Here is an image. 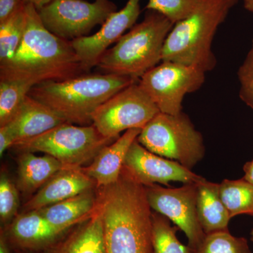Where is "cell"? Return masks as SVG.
Listing matches in <instances>:
<instances>
[{
    "label": "cell",
    "mask_w": 253,
    "mask_h": 253,
    "mask_svg": "<svg viewBox=\"0 0 253 253\" xmlns=\"http://www.w3.org/2000/svg\"><path fill=\"white\" fill-rule=\"evenodd\" d=\"M26 14L21 44L10 59L0 63V81L22 82L34 86L84 74L71 42L48 31L30 3H26Z\"/></svg>",
    "instance_id": "1"
},
{
    "label": "cell",
    "mask_w": 253,
    "mask_h": 253,
    "mask_svg": "<svg viewBox=\"0 0 253 253\" xmlns=\"http://www.w3.org/2000/svg\"><path fill=\"white\" fill-rule=\"evenodd\" d=\"M106 253H154L152 212L144 185L123 167L118 180L99 188Z\"/></svg>",
    "instance_id": "2"
},
{
    "label": "cell",
    "mask_w": 253,
    "mask_h": 253,
    "mask_svg": "<svg viewBox=\"0 0 253 253\" xmlns=\"http://www.w3.org/2000/svg\"><path fill=\"white\" fill-rule=\"evenodd\" d=\"M136 81L107 74H83L62 81L33 86L30 96L58 113L66 122L77 126L92 124L91 116L113 95Z\"/></svg>",
    "instance_id": "3"
},
{
    "label": "cell",
    "mask_w": 253,
    "mask_h": 253,
    "mask_svg": "<svg viewBox=\"0 0 253 253\" xmlns=\"http://www.w3.org/2000/svg\"><path fill=\"white\" fill-rule=\"evenodd\" d=\"M239 1L199 0L194 11L173 26L165 42L162 61L196 66L206 73L214 69V35Z\"/></svg>",
    "instance_id": "4"
},
{
    "label": "cell",
    "mask_w": 253,
    "mask_h": 253,
    "mask_svg": "<svg viewBox=\"0 0 253 253\" xmlns=\"http://www.w3.org/2000/svg\"><path fill=\"white\" fill-rule=\"evenodd\" d=\"M173 26L166 16L148 10L144 20L108 49L96 66L104 73L139 81L145 73L162 62L163 46Z\"/></svg>",
    "instance_id": "5"
},
{
    "label": "cell",
    "mask_w": 253,
    "mask_h": 253,
    "mask_svg": "<svg viewBox=\"0 0 253 253\" xmlns=\"http://www.w3.org/2000/svg\"><path fill=\"white\" fill-rule=\"evenodd\" d=\"M136 139L151 152L191 170L205 156L202 134L182 111L176 115L157 113Z\"/></svg>",
    "instance_id": "6"
},
{
    "label": "cell",
    "mask_w": 253,
    "mask_h": 253,
    "mask_svg": "<svg viewBox=\"0 0 253 253\" xmlns=\"http://www.w3.org/2000/svg\"><path fill=\"white\" fill-rule=\"evenodd\" d=\"M116 139L103 136L92 124L81 126L65 123L14 147L49 155L66 168H83Z\"/></svg>",
    "instance_id": "7"
},
{
    "label": "cell",
    "mask_w": 253,
    "mask_h": 253,
    "mask_svg": "<svg viewBox=\"0 0 253 253\" xmlns=\"http://www.w3.org/2000/svg\"><path fill=\"white\" fill-rule=\"evenodd\" d=\"M206 72L196 66L162 61L138 81L160 112L176 115L182 111L187 94L199 90L206 81Z\"/></svg>",
    "instance_id": "8"
},
{
    "label": "cell",
    "mask_w": 253,
    "mask_h": 253,
    "mask_svg": "<svg viewBox=\"0 0 253 253\" xmlns=\"http://www.w3.org/2000/svg\"><path fill=\"white\" fill-rule=\"evenodd\" d=\"M159 112L136 82L101 105L93 113L91 121L103 136L118 139L123 131L142 129Z\"/></svg>",
    "instance_id": "9"
},
{
    "label": "cell",
    "mask_w": 253,
    "mask_h": 253,
    "mask_svg": "<svg viewBox=\"0 0 253 253\" xmlns=\"http://www.w3.org/2000/svg\"><path fill=\"white\" fill-rule=\"evenodd\" d=\"M117 6L110 0H55L38 10L44 27L60 38L73 41L89 36L103 25Z\"/></svg>",
    "instance_id": "10"
},
{
    "label": "cell",
    "mask_w": 253,
    "mask_h": 253,
    "mask_svg": "<svg viewBox=\"0 0 253 253\" xmlns=\"http://www.w3.org/2000/svg\"><path fill=\"white\" fill-rule=\"evenodd\" d=\"M196 183L175 189L157 184L144 186L150 207L173 221L185 234L188 246L194 253L206 236L198 217Z\"/></svg>",
    "instance_id": "11"
},
{
    "label": "cell",
    "mask_w": 253,
    "mask_h": 253,
    "mask_svg": "<svg viewBox=\"0 0 253 253\" xmlns=\"http://www.w3.org/2000/svg\"><path fill=\"white\" fill-rule=\"evenodd\" d=\"M140 3L141 0H128L122 9L110 15L97 33L71 41L86 72L97 66L109 46L135 25L141 14Z\"/></svg>",
    "instance_id": "12"
},
{
    "label": "cell",
    "mask_w": 253,
    "mask_h": 253,
    "mask_svg": "<svg viewBox=\"0 0 253 253\" xmlns=\"http://www.w3.org/2000/svg\"><path fill=\"white\" fill-rule=\"evenodd\" d=\"M123 167L144 186L156 184L169 186L171 181L196 183L204 178L176 161L151 152L137 139L131 145Z\"/></svg>",
    "instance_id": "13"
},
{
    "label": "cell",
    "mask_w": 253,
    "mask_h": 253,
    "mask_svg": "<svg viewBox=\"0 0 253 253\" xmlns=\"http://www.w3.org/2000/svg\"><path fill=\"white\" fill-rule=\"evenodd\" d=\"M96 183L83 168H66L61 169L39 189L25 205L27 212L71 199L94 189Z\"/></svg>",
    "instance_id": "14"
},
{
    "label": "cell",
    "mask_w": 253,
    "mask_h": 253,
    "mask_svg": "<svg viewBox=\"0 0 253 253\" xmlns=\"http://www.w3.org/2000/svg\"><path fill=\"white\" fill-rule=\"evenodd\" d=\"M64 233L51 225L38 211H32L16 216L4 236L21 249H49Z\"/></svg>",
    "instance_id": "15"
},
{
    "label": "cell",
    "mask_w": 253,
    "mask_h": 253,
    "mask_svg": "<svg viewBox=\"0 0 253 253\" xmlns=\"http://www.w3.org/2000/svg\"><path fill=\"white\" fill-rule=\"evenodd\" d=\"M141 129L125 131L116 141L105 146L83 170L96 183V187L114 184L119 179L128 151L137 139Z\"/></svg>",
    "instance_id": "16"
},
{
    "label": "cell",
    "mask_w": 253,
    "mask_h": 253,
    "mask_svg": "<svg viewBox=\"0 0 253 253\" xmlns=\"http://www.w3.org/2000/svg\"><path fill=\"white\" fill-rule=\"evenodd\" d=\"M65 123H67L66 120L58 113L28 94L17 114L8 125L14 131L17 144Z\"/></svg>",
    "instance_id": "17"
},
{
    "label": "cell",
    "mask_w": 253,
    "mask_h": 253,
    "mask_svg": "<svg viewBox=\"0 0 253 253\" xmlns=\"http://www.w3.org/2000/svg\"><path fill=\"white\" fill-rule=\"evenodd\" d=\"M97 204V195L92 189L37 211L51 225L66 232L71 226L89 219L96 211Z\"/></svg>",
    "instance_id": "18"
},
{
    "label": "cell",
    "mask_w": 253,
    "mask_h": 253,
    "mask_svg": "<svg viewBox=\"0 0 253 253\" xmlns=\"http://www.w3.org/2000/svg\"><path fill=\"white\" fill-rule=\"evenodd\" d=\"M46 253H106L102 217L98 207L89 219Z\"/></svg>",
    "instance_id": "19"
},
{
    "label": "cell",
    "mask_w": 253,
    "mask_h": 253,
    "mask_svg": "<svg viewBox=\"0 0 253 253\" xmlns=\"http://www.w3.org/2000/svg\"><path fill=\"white\" fill-rule=\"evenodd\" d=\"M66 168L49 155L38 156L31 151H23L18 158V189L28 194L41 189L56 173Z\"/></svg>",
    "instance_id": "20"
},
{
    "label": "cell",
    "mask_w": 253,
    "mask_h": 253,
    "mask_svg": "<svg viewBox=\"0 0 253 253\" xmlns=\"http://www.w3.org/2000/svg\"><path fill=\"white\" fill-rule=\"evenodd\" d=\"M196 184L198 217L204 232L228 230L231 218L219 196V184L204 178Z\"/></svg>",
    "instance_id": "21"
},
{
    "label": "cell",
    "mask_w": 253,
    "mask_h": 253,
    "mask_svg": "<svg viewBox=\"0 0 253 253\" xmlns=\"http://www.w3.org/2000/svg\"><path fill=\"white\" fill-rule=\"evenodd\" d=\"M219 196L231 219L239 214L253 216V184L244 178L224 179L219 184Z\"/></svg>",
    "instance_id": "22"
},
{
    "label": "cell",
    "mask_w": 253,
    "mask_h": 253,
    "mask_svg": "<svg viewBox=\"0 0 253 253\" xmlns=\"http://www.w3.org/2000/svg\"><path fill=\"white\" fill-rule=\"evenodd\" d=\"M26 3L0 22V63L10 59L22 41L26 28Z\"/></svg>",
    "instance_id": "23"
},
{
    "label": "cell",
    "mask_w": 253,
    "mask_h": 253,
    "mask_svg": "<svg viewBox=\"0 0 253 253\" xmlns=\"http://www.w3.org/2000/svg\"><path fill=\"white\" fill-rule=\"evenodd\" d=\"M177 226L160 213H152V244L154 253H194L184 246L176 236Z\"/></svg>",
    "instance_id": "24"
},
{
    "label": "cell",
    "mask_w": 253,
    "mask_h": 253,
    "mask_svg": "<svg viewBox=\"0 0 253 253\" xmlns=\"http://www.w3.org/2000/svg\"><path fill=\"white\" fill-rule=\"evenodd\" d=\"M33 86L18 81H0V126L11 122Z\"/></svg>",
    "instance_id": "25"
},
{
    "label": "cell",
    "mask_w": 253,
    "mask_h": 253,
    "mask_svg": "<svg viewBox=\"0 0 253 253\" xmlns=\"http://www.w3.org/2000/svg\"><path fill=\"white\" fill-rule=\"evenodd\" d=\"M195 253H252L245 238L236 237L228 230L206 234Z\"/></svg>",
    "instance_id": "26"
},
{
    "label": "cell",
    "mask_w": 253,
    "mask_h": 253,
    "mask_svg": "<svg viewBox=\"0 0 253 253\" xmlns=\"http://www.w3.org/2000/svg\"><path fill=\"white\" fill-rule=\"evenodd\" d=\"M198 2L199 0H149L146 8L157 11L174 24L189 16Z\"/></svg>",
    "instance_id": "27"
},
{
    "label": "cell",
    "mask_w": 253,
    "mask_h": 253,
    "mask_svg": "<svg viewBox=\"0 0 253 253\" xmlns=\"http://www.w3.org/2000/svg\"><path fill=\"white\" fill-rule=\"evenodd\" d=\"M19 207L18 189L5 174L0 178V218L2 223L14 219Z\"/></svg>",
    "instance_id": "28"
},
{
    "label": "cell",
    "mask_w": 253,
    "mask_h": 253,
    "mask_svg": "<svg viewBox=\"0 0 253 253\" xmlns=\"http://www.w3.org/2000/svg\"><path fill=\"white\" fill-rule=\"evenodd\" d=\"M238 78L240 83L239 97L253 109V48L250 50L240 66Z\"/></svg>",
    "instance_id": "29"
},
{
    "label": "cell",
    "mask_w": 253,
    "mask_h": 253,
    "mask_svg": "<svg viewBox=\"0 0 253 253\" xmlns=\"http://www.w3.org/2000/svg\"><path fill=\"white\" fill-rule=\"evenodd\" d=\"M16 139L14 131L9 125L0 126V156H3L5 151L13 147L16 144Z\"/></svg>",
    "instance_id": "30"
},
{
    "label": "cell",
    "mask_w": 253,
    "mask_h": 253,
    "mask_svg": "<svg viewBox=\"0 0 253 253\" xmlns=\"http://www.w3.org/2000/svg\"><path fill=\"white\" fill-rule=\"evenodd\" d=\"M25 3V0H0V22L11 16Z\"/></svg>",
    "instance_id": "31"
},
{
    "label": "cell",
    "mask_w": 253,
    "mask_h": 253,
    "mask_svg": "<svg viewBox=\"0 0 253 253\" xmlns=\"http://www.w3.org/2000/svg\"><path fill=\"white\" fill-rule=\"evenodd\" d=\"M245 180L253 184V161L246 163L244 167Z\"/></svg>",
    "instance_id": "32"
},
{
    "label": "cell",
    "mask_w": 253,
    "mask_h": 253,
    "mask_svg": "<svg viewBox=\"0 0 253 253\" xmlns=\"http://www.w3.org/2000/svg\"><path fill=\"white\" fill-rule=\"evenodd\" d=\"M26 3H30L36 7L37 10L41 9L42 8L44 7L46 5L50 4L55 0H25Z\"/></svg>",
    "instance_id": "33"
},
{
    "label": "cell",
    "mask_w": 253,
    "mask_h": 253,
    "mask_svg": "<svg viewBox=\"0 0 253 253\" xmlns=\"http://www.w3.org/2000/svg\"><path fill=\"white\" fill-rule=\"evenodd\" d=\"M0 253H10L9 242L2 234L0 237Z\"/></svg>",
    "instance_id": "34"
},
{
    "label": "cell",
    "mask_w": 253,
    "mask_h": 253,
    "mask_svg": "<svg viewBox=\"0 0 253 253\" xmlns=\"http://www.w3.org/2000/svg\"><path fill=\"white\" fill-rule=\"evenodd\" d=\"M245 9L253 13V0H243Z\"/></svg>",
    "instance_id": "35"
},
{
    "label": "cell",
    "mask_w": 253,
    "mask_h": 253,
    "mask_svg": "<svg viewBox=\"0 0 253 253\" xmlns=\"http://www.w3.org/2000/svg\"><path fill=\"white\" fill-rule=\"evenodd\" d=\"M251 241H252L253 242V228L252 231H251Z\"/></svg>",
    "instance_id": "36"
},
{
    "label": "cell",
    "mask_w": 253,
    "mask_h": 253,
    "mask_svg": "<svg viewBox=\"0 0 253 253\" xmlns=\"http://www.w3.org/2000/svg\"><path fill=\"white\" fill-rule=\"evenodd\" d=\"M252 48H253V45H252Z\"/></svg>",
    "instance_id": "37"
},
{
    "label": "cell",
    "mask_w": 253,
    "mask_h": 253,
    "mask_svg": "<svg viewBox=\"0 0 253 253\" xmlns=\"http://www.w3.org/2000/svg\"></svg>",
    "instance_id": "38"
}]
</instances>
